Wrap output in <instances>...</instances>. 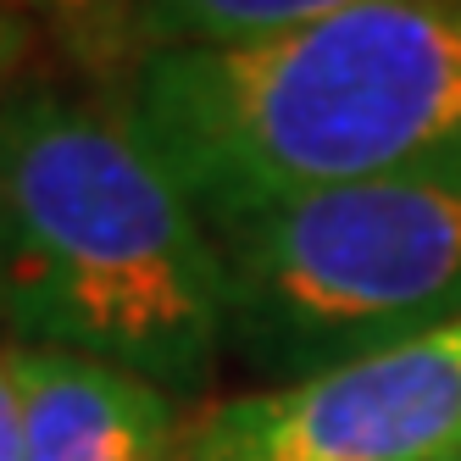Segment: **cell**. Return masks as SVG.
Returning <instances> with one entry per match:
<instances>
[{
    "mask_svg": "<svg viewBox=\"0 0 461 461\" xmlns=\"http://www.w3.org/2000/svg\"><path fill=\"white\" fill-rule=\"evenodd\" d=\"M117 106L201 217L345 184H461V0H373L245 45L156 50Z\"/></svg>",
    "mask_w": 461,
    "mask_h": 461,
    "instance_id": "cell-1",
    "label": "cell"
},
{
    "mask_svg": "<svg viewBox=\"0 0 461 461\" xmlns=\"http://www.w3.org/2000/svg\"><path fill=\"white\" fill-rule=\"evenodd\" d=\"M0 322L173 394L212 384L228 350L217 245L122 106L0 101Z\"/></svg>",
    "mask_w": 461,
    "mask_h": 461,
    "instance_id": "cell-2",
    "label": "cell"
},
{
    "mask_svg": "<svg viewBox=\"0 0 461 461\" xmlns=\"http://www.w3.org/2000/svg\"><path fill=\"white\" fill-rule=\"evenodd\" d=\"M222 328L256 378L301 384L461 317V184L389 178L206 217Z\"/></svg>",
    "mask_w": 461,
    "mask_h": 461,
    "instance_id": "cell-3",
    "label": "cell"
},
{
    "mask_svg": "<svg viewBox=\"0 0 461 461\" xmlns=\"http://www.w3.org/2000/svg\"><path fill=\"white\" fill-rule=\"evenodd\" d=\"M184 461H461V317L301 384H261L184 428Z\"/></svg>",
    "mask_w": 461,
    "mask_h": 461,
    "instance_id": "cell-4",
    "label": "cell"
},
{
    "mask_svg": "<svg viewBox=\"0 0 461 461\" xmlns=\"http://www.w3.org/2000/svg\"><path fill=\"white\" fill-rule=\"evenodd\" d=\"M23 461H184L173 389L78 350L12 339Z\"/></svg>",
    "mask_w": 461,
    "mask_h": 461,
    "instance_id": "cell-5",
    "label": "cell"
},
{
    "mask_svg": "<svg viewBox=\"0 0 461 461\" xmlns=\"http://www.w3.org/2000/svg\"><path fill=\"white\" fill-rule=\"evenodd\" d=\"M373 0H128L122 12V50H194V45H245L289 34L322 17H339Z\"/></svg>",
    "mask_w": 461,
    "mask_h": 461,
    "instance_id": "cell-6",
    "label": "cell"
},
{
    "mask_svg": "<svg viewBox=\"0 0 461 461\" xmlns=\"http://www.w3.org/2000/svg\"><path fill=\"white\" fill-rule=\"evenodd\" d=\"M23 17L50 23L84 56H122V12L128 0H12Z\"/></svg>",
    "mask_w": 461,
    "mask_h": 461,
    "instance_id": "cell-7",
    "label": "cell"
},
{
    "mask_svg": "<svg viewBox=\"0 0 461 461\" xmlns=\"http://www.w3.org/2000/svg\"><path fill=\"white\" fill-rule=\"evenodd\" d=\"M0 461H23V401L6 345H0Z\"/></svg>",
    "mask_w": 461,
    "mask_h": 461,
    "instance_id": "cell-8",
    "label": "cell"
},
{
    "mask_svg": "<svg viewBox=\"0 0 461 461\" xmlns=\"http://www.w3.org/2000/svg\"><path fill=\"white\" fill-rule=\"evenodd\" d=\"M28 23L17 6H0V101L12 95V78H17V68H23V56H28Z\"/></svg>",
    "mask_w": 461,
    "mask_h": 461,
    "instance_id": "cell-9",
    "label": "cell"
},
{
    "mask_svg": "<svg viewBox=\"0 0 461 461\" xmlns=\"http://www.w3.org/2000/svg\"><path fill=\"white\" fill-rule=\"evenodd\" d=\"M0 6H12V0H0Z\"/></svg>",
    "mask_w": 461,
    "mask_h": 461,
    "instance_id": "cell-10",
    "label": "cell"
}]
</instances>
